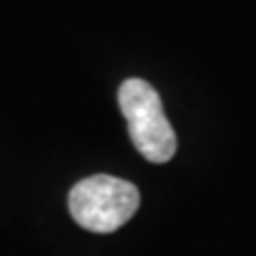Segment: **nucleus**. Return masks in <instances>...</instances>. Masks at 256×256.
I'll use <instances>...</instances> for the list:
<instances>
[{
    "label": "nucleus",
    "instance_id": "f257e3e1",
    "mask_svg": "<svg viewBox=\"0 0 256 256\" xmlns=\"http://www.w3.org/2000/svg\"><path fill=\"white\" fill-rule=\"evenodd\" d=\"M140 192L133 183L107 174L83 178L69 192V211L81 228L90 232H114L133 218Z\"/></svg>",
    "mask_w": 256,
    "mask_h": 256
},
{
    "label": "nucleus",
    "instance_id": "f03ea898",
    "mask_svg": "<svg viewBox=\"0 0 256 256\" xmlns=\"http://www.w3.org/2000/svg\"><path fill=\"white\" fill-rule=\"evenodd\" d=\"M119 107L138 152L152 164H166L176 154V133L154 86L142 78L124 81L119 88Z\"/></svg>",
    "mask_w": 256,
    "mask_h": 256
}]
</instances>
